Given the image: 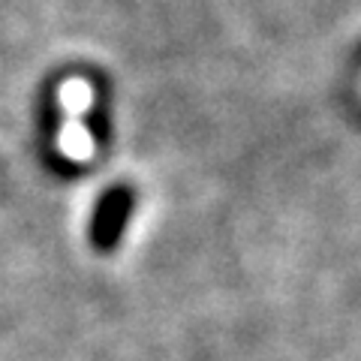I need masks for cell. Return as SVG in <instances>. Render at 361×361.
<instances>
[{"label": "cell", "mask_w": 361, "mask_h": 361, "mask_svg": "<svg viewBox=\"0 0 361 361\" xmlns=\"http://www.w3.org/2000/svg\"><path fill=\"white\" fill-rule=\"evenodd\" d=\"M58 99L63 109V127L58 135V148L66 160L73 163H87L94 157V139L85 127V111L94 103V87L85 78H66L58 87Z\"/></svg>", "instance_id": "obj_1"}]
</instances>
